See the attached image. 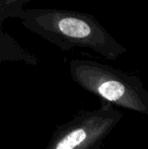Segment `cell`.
I'll use <instances>...</instances> for the list:
<instances>
[{"mask_svg": "<svg viewBox=\"0 0 148 149\" xmlns=\"http://www.w3.org/2000/svg\"><path fill=\"white\" fill-rule=\"evenodd\" d=\"M16 17L24 28L62 51L86 49L108 60H116L127 52L90 14L58 8H35L22 9Z\"/></svg>", "mask_w": 148, "mask_h": 149, "instance_id": "6da1fadb", "label": "cell"}, {"mask_svg": "<svg viewBox=\"0 0 148 149\" xmlns=\"http://www.w3.org/2000/svg\"><path fill=\"white\" fill-rule=\"evenodd\" d=\"M69 71L75 83L105 102L148 115V91L138 77L85 59H72Z\"/></svg>", "mask_w": 148, "mask_h": 149, "instance_id": "7a4b0ae2", "label": "cell"}, {"mask_svg": "<svg viewBox=\"0 0 148 149\" xmlns=\"http://www.w3.org/2000/svg\"><path fill=\"white\" fill-rule=\"evenodd\" d=\"M122 117L114 104L104 100L101 108L81 112L58 126L45 149H90L111 133Z\"/></svg>", "mask_w": 148, "mask_h": 149, "instance_id": "3957f363", "label": "cell"}, {"mask_svg": "<svg viewBox=\"0 0 148 149\" xmlns=\"http://www.w3.org/2000/svg\"><path fill=\"white\" fill-rule=\"evenodd\" d=\"M6 62L24 63L37 66L39 61L32 52L5 31H0V64Z\"/></svg>", "mask_w": 148, "mask_h": 149, "instance_id": "277c9868", "label": "cell"}, {"mask_svg": "<svg viewBox=\"0 0 148 149\" xmlns=\"http://www.w3.org/2000/svg\"><path fill=\"white\" fill-rule=\"evenodd\" d=\"M24 0H3V8L7 17L15 16L22 9Z\"/></svg>", "mask_w": 148, "mask_h": 149, "instance_id": "5b68a950", "label": "cell"}, {"mask_svg": "<svg viewBox=\"0 0 148 149\" xmlns=\"http://www.w3.org/2000/svg\"><path fill=\"white\" fill-rule=\"evenodd\" d=\"M7 18V15H6L5 11H4L3 8V0H0V31H3L2 30V24H3V20Z\"/></svg>", "mask_w": 148, "mask_h": 149, "instance_id": "8992f818", "label": "cell"}, {"mask_svg": "<svg viewBox=\"0 0 148 149\" xmlns=\"http://www.w3.org/2000/svg\"><path fill=\"white\" fill-rule=\"evenodd\" d=\"M31 0H24V1H22V4H26V2H30Z\"/></svg>", "mask_w": 148, "mask_h": 149, "instance_id": "52a82bcc", "label": "cell"}]
</instances>
